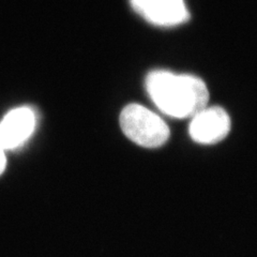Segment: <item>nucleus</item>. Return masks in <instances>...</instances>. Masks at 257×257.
<instances>
[{"instance_id": "1", "label": "nucleus", "mask_w": 257, "mask_h": 257, "mask_svg": "<svg viewBox=\"0 0 257 257\" xmlns=\"http://www.w3.org/2000/svg\"><path fill=\"white\" fill-rule=\"evenodd\" d=\"M146 90L156 106L174 118H192L205 107L209 91L203 79L170 71H152L146 77Z\"/></svg>"}, {"instance_id": "2", "label": "nucleus", "mask_w": 257, "mask_h": 257, "mask_svg": "<svg viewBox=\"0 0 257 257\" xmlns=\"http://www.w3.org/2000/svg\"><path fill=\"white\" fill-rule=\"evenodd\" d=\"M120 126L126 138L144 148H158L170 139V127L154 111L140 104H128L120 114Z\"/></svg>"}, {"instance_id": "3", "label": "nucleus", "mask_w": 257, "mask_h": 257, "mask_svg": "<svg viewBox=\"0 0 257 257\" xmlns=\"http://www.w3.org/2000/svg\"><path fill=\"white\" fill-rule=\"evenodd\" d=\"M191 139L203 145H213L223 141L230 131V118L220 106L205 107L191 118Z\"/></svg>"}, {"instance_id": "4", "label": "nucleus", "mask_w": 257, "mask_h": 257, "mask_svg": "<svg viewBox=\"0 0 257 257\" xmlns=\"http://www.w3.org/2000/svg\"><path fill=\"white\" fill-rule=\"evenodd\" d=\"M131 5L145 20L158 26L179 25L190 16L183 0H131Z\"/></svg>"}, {"instance_id": "5", "label": "nucleus", "mask_w": 257, "mask_h": 257, "mask_svg": "<svg viewBox=\"0 0 257 257\" xmlns=\"http://www.w3.org/2000/svg\"><path fill=\"white\" fill-rule=\"evenodd\" d=\"M37 123L35 110L23 106L8 112L0 122V146L5 150L18 148L34 133Z\"/></svg>"}, {"instance_id": "6", "label": "nucleus", "mask_w": 257, "mask_h": 257, "mask_svg": "<svg viewBox=\"0 0 257 257\" xmlns=\"http://www.w3.org/2000/svg\"><path fill=\"white\" fill-rule=\"evenodd\" d=\"M6 167V156H5V149L0 146V175L3 174Z\"/></svg>"}]
</instances>
